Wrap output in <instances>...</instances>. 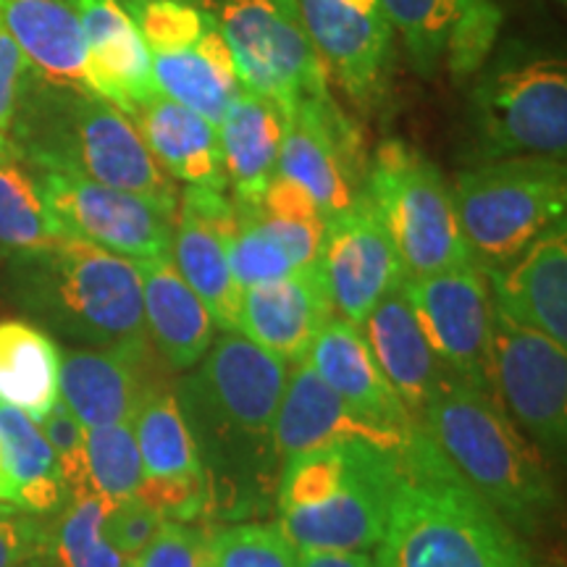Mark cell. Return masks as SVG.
I'll use <instances>...</instances> for the list:
<instances>
[{
    "label": "cell",
    "mask_w": 567,
    "mask_h": 567,
    "mask_svg": "<svg viewBox=\"0 0 567 567\" xmlns=\"http://www.w3.org/2000/svg\"><path fill=\"white\" fill-rule=\"evenodd\" d=\"M284 386L287 363L245 334L213 339L200 363L174 384L208 488L205 517L237 520L276 496Z\"/></svg>",
    "instance_id": "1"
},
{
    "label": "cell",
    "mask_w": 567,
    "mask_h": 567,
    "mask_svg": "<svg viewBox=\"0 0 567 567\" xmlns=\"http://www.w3.org/2000/svg\"><path fill=\"white\" fill-rule=\"evenodd\" d=\"M375 567H536L526 538L484 505L415 425Z\"/></svg>",
    "instance_id": "2"
},
{
    "label": "cell",
    "mask_w": 567,
    "mask_h": 567,
    "mask_svg": "<svg viewBox=\"0 0 567 567\" xmlns=\"http://www.w3.org/2000/svg\"><path fill=\"white\" fill-rule=\"evenodd\" d=\"M417 425L465 486L517 536L536 538L555 528L559 513L555 471L494 392L452 375Z\"/></svg>",
    "instance_id": "3"
},
{
    "label": "cell",
    "mask_w": 567,
    "mask_h": 567,
    "mask_svg": "<svg viewBox=\"0 0 567 567\" xmlns=\"http://www.w3.org/2000/svg\"><path fill=\"white\" fill-rule=\"evenodd\" d=\"M11 151L40 172H61L105 187L179 205L176 182L147 151L137 124L92 92L59 87L32 76L17 122Z\"/></svg>",
    "instance_id": "4"
},
{
    "label": "cell",
    "mask_w": 567,
    "mask_h": 567,
    "mask_svg": "<svg viewBox=\"0 0 567 567\" xmlns=\"http://www.w3.org/2000/svg\"><path fill=\"white\" fill-rule=\"evenodd\" d=\"M6 295L34 326L63 342L109 350L151 342L134 260L66 237L9 258Z\"/></svg>",
    "instance_id": "5"
},
{
    "label": "cell",
    "mask_w": 567,
    "mask_h": 567,
    "mask_svg": "<svg viewBox=\"0 0 567 567\" xmlns=\"http://www.w3.org/2000/svg\"><path fill=\"white\" fill-rule=\"evenodd\" d=\"M452 193L473 264L494 274L565 221V161L520 155L476 163L457 174Z\"/></svg>",
    "instance_id": "6"
},
{
    "label": "cell",
    "mask_w": 567,
    "mask_h": 567,
    "mask_svg": "<svg viewBox=\"0 0 567 567\" xmlns=\"http://www.w3.org/2000/svg\"><path fill=\"white\" fill-rule=\"evenodd\" d=\"M471 130L478 163L520 155L565 161V61L526 45L488 59L471 92Z\"/></svg>",
    "instance_id": "7"
},
{
    "label": "cell",
    "mask_w": 567,
    "mask_h": 567,
    "mask_svg": "<svg viewBox=\"0 0 567 567\" xmlns=\"http://www.w3.org/2000/svg\"><path fill=\"white\" fill-rule=\"evenodd\" d=\"M365 189L392 234L408 279L473 264L452 184L417 147L396 137L381 142L368 161Z\"/></svg>",
    "instance_id": "8"
},
{
    "label": "cell",
    "mask_w": 567,
    "mask_h": 567,
    "mask_svg": "<svg viewBox=\"0 0 567 567\" xmlns=\"http://www.w3.org/2000/svg\"><path fill=\"white\" fill-rule=\"evenodd\" d=\"M216 19L245 90L271 101L281 113L329 95V76L295 0H224Z\"/></svg>",
    "instance_id": "9"
},
{
    "label": "cell",
    "mask_w": 567,
    "mask_h": 567,
    "mask_svg": "<svg viewBox=\"0 0 567 567\" xmlns=\"http://www.w3.org/2000/svg\"><path fill=\"white\" fill-rule=\"evenodd\" d=\"M492 389L555 471L567 450V350L494 308Z\"/></svg>",
    "instance_id": "10"
},
{
    "label": "cell",
    "mask_w": 567,
    "mask_h": 567,
    "mask_svg": "<svg viewBox=\"0 0 567 567\" xmlns=\"http://www.w3.org/2000/svg\"><path fill=\"white\" fill-rule=\"evenodd\" d=\"M425 342L455 379L492 389L494 300L488 276L467 264L402 284Z\"/></svg>",
    "instance_id": "11"
},
{
    "label": "cell",
    "mask_w": 567,
    "mask_h": 567,
    "mask_svg": "<svg viewBox=\"0 0 567 567\" xmlns=\"http://www.w3.org/2000/svg\"><path fill=\"white\" fill-rule=\"evenodd\" d=\"M38 176L48 205L69 237L122 255L126 260L172 252L179 205L105 187L74 174L38 168Z\"/></svg>",
    "instance_id": "12"
},
{
    "label": "cell",
    "mask_w": 567,
    "mask_h": 567,
    "mask_svg": "<svg viewBox=\"0 0 567 567\" xmlns=\"http://www.w3.org/2000/svg\"><path fill=\"white\" fill-rule=\"evenodd\" d=\"M281 116L284 140L276 174L302 187L329 221L365 193L371 155L363 137L331 92Z\"/></svg>",
    "instance_id": "13"
},
{
    "label": "cell",
    "mask_w": 567,
    "mask_h": 567,
    "mask_svg": "<svg viewBox=\"0 0 567 567\" xmlns=\"http://www.w3.org/2000/svg\"><path fill=\"white\" fill-rule=\"evenodd\" d=\"M402 478V450L360 446L342 492L308 509L279 513V530L295 549L368 551L384 536Z\"/></svg>",
    "instance_id": "14"
},
{
    "label": "cell",
    "mask_w": 567,
    "mask_h": 567,
    "mask_svg": "<svg viewBox=\"0 0 567 567\" xmlns=\"http://www.w3.org/2000/svg\"><path fill=\"white\" fill-rule=\"evenodd\" d=\"M310 45L360 111L386 103L394 76V30L384 9L363 11L344 0H295Z\"/></svg>",
    "instance_id": "15"
},
{
    "label": "cell",
    "mask_w": 567,
    "mask_h": 567,
    "mask_svg": "<svg viewBox=\"0 0 567 567\" xmlns=\"http://www.w3.org/2000/svg\"><path fill=\"white\" fill-rule=\"evenodd\" d=\"M321 266L339 318L363 326L389 292L408 281L384 218L368 195L326 221Z\"/></svg>",
    "instance_id": "16"
},
{
    "label": "cell",
    "mask_w": 567,
    "mask_h": 567,
    "mask_svg": "<svg viewBox=\"0 0 567 567\" xmlns=\"http://www.w3.org/2000/svg\"><path fill=\"white\" fill-rule=\"evenodd\" d=\"M151 342L87 350H61L59 400L84 429L132 421L145 389L163 381Z\"/></svg>",
    "instance_id": "17"
},
{
    "label": "cell",
    "mask_w": 567,
    "mask_h": 567,
    "mask_svg": "<svg viewBox=\"0 0 567 567\" xmlns=\"http://www.w3.org/2000/svg\"><path fill=\"white\" fill-rule=\"evenodd\" d=\"M334 316L321 258L243 295V334L292 365L308 358L318 331Z\"/></svg>",
    "instance_id": "18"
},
{
    "label": "cell",
    "mask_w": 567,
    "mask_h": 567,
    "mask_svg": "<svg viewBox=\"0 0 567 567\" xmlns=\"http://www.w3.org/2000/svg\"><path fill=\"white\" fill-rule=\"evenodd\" d=\"M318 379L342 396V402L368 423L392 431L396 436H410L415 421L402 405L400 394L375 363L371 347L360 326L344 318H331L318 331L308 358H305Z\"/></svg>",
    "instance_id": "19"
},
{
    "label": "cell",
    "mask_w": 567,
    "mask_h": 567,
    "mask_svg": "<svg viewBox=\"0 0 567 567\" xmlns=\"http://www.w3.org/2000/svg\"><path fill=\"white\" fill-rule=\"evenodd\" d=\"M90 53V90L132 118L158 95L145 40L118 0H71Z\"/></svg>",
    "instance_id": "20"
},
{
    "label": "cell",
    "mask_w": 567,
    "mask_h": 567,
    "mask_svg": "<svg viewBox=\"0 0 567 567\" xmlns=\"http://www.w3.org/2000/svg\"><path fill=\"white\" fill-rule=\"evenodd\" d=\"M410 436L368 423L342 402L334 389L323 384L308 363H297L287 373L279 415H276V455L279 463L318 446L337 442H368L381 450L400 452Z\"/></svg>",
    "instance_id": "21"
},
{
    "label": "cell",
    "mask_w": 567,
    "mask_h": 567,
    "mask_svg": "<svg viewBox=\"0 0 567 567\" xmlns=\"http://www.w3.org/2000/svg\"><path fill=\"white\" fill-rule=\"evenodd\" d=\"M494 308L567 347V226H551L502 271L486 274Z\"/></svg>",
    "instance_id": "22"
},
{
    "label": "cell",
    "mask_w": 567,
    "mask_h": 567,
    "mask_svg": "<svg viewBox=\"0 0 567 567\" xmlns=\"http://www.w3.org/2000/svg\"><path fill=\"white\" fill-rule=\"evenodd\" d=\"M142 287V316L155 352L168 371L184 373L203 360L216 339L208 308L174 266L172 252L134 260Z\"/></svg>",
    "instance_id": "23"
},
{
    "label": "cell",
    "mask_w": 567,
    "mask_h": 567,
    "mask_svg": "<svg viewBox=\"0 0 567 567\" xmlns=\"http://www.w3.org/2000/svg\"><path fill=\"white\" fill-rule=\"evenodd\" d=\"M360 329H363L375 363L384 371L394 392L400 394L410 417L417 423L444 381L452 379V373L425 342L402 287L375 305Z\"/></svg>",
    "instance_id": "24"
},
{
    "label": "cell",
    "mask_w": 567,
    "mask_h": 567,
    "mask_svg": "<svg viewBox=\"0 0 567 567\" xmlns=\"http://www.w3.org/2000/svg\"><path fill=\"white\" fill-rule=\"evenodd\" d=\"M0 27L40 80L92 92L87 42L71 0H0Z\"/></svg>",
    "instance_id": "25"
},
{
    "label": "cell",
    "mask_w": 567,
    "mask_h": 567,
    "mask_svg": "<svg viewBox=\"0 0 567 567\" xmlns=\"http://www.w3.org/2000/svg\"><path fill=\"white\" fill-rule=\"evenodd\" d=\"M132 122L137 124L147 151L174 182H184L187 187L229 189L218 126L200 113L184 109L158 92L132 113Z\"/></svg>",
    "instance_id": "26"
},
{
    "label": "cell",
    "mask_w": 567,
    "mask_h": 567,
    "mask_svg": "<svg viewBox=\"0 0 567 567\" xmlns=\"http://www.w3.org/2000/svg\"><path fill=\"white\" fill-rule=\"evenodd\" d=\"M284 116L271 101L239 90L218 124L226 187L234 205H255L276 176Z\"/></svg>",
    "instance_id": "27"
},
{
    "label": "cell",
    "mask_w": 567,
    "mask_h": 567,
    "mask_svg": "<svg viewBox=\"0 0 567 567\" xmlns=\"http://www.w3.org/2000/svg\"><path fill=\"white\" fill-rule=\"evenodd\" d=\"M59 460L40 425L0 405V502L24 515L59 513L66 502Z\"/></svg>",
    "instance_id": "28"
},
{
    "label": "cell",
    "mask_w": 567,
    "mask_h": 567,
    "mask_svg": "<svg viewBox=\"0 0 567 567\" xmlns=\"http://www.w3.org/2000/svg\"><path fill=\"white\" fill-rule=\"evenodd\" d=\"M151 69L161 95L200 113L213 126L221 124L234 95L243 90L218 19L195 45L176 53H155Z\"/></svg>",
    "instance_id": "29"
},
{
    "label": "cell",
    "mask_w": 567,
    "mask_h": 567,
    "mask_svg": "<svg viewBox=\"0 0 567 567\" xmlns=\"http://www.w3.org/2000/svg\"><path fill=\"white\" fill-rule=\"evenodd\" d=\"M172 258L182 279L208 308L224 334H243V289L229 266V237L210 229L193 213L176 210Z\"/></svg>",
    "instance_id": "30"
},
{
    "label": "cell",
    "mask_w": 567,
    "mask_h": 567,
    "mask_svg": "<svg viewBox=\"0 0 567 567\" xmlns=\"http://www.w3.org/2000/svg\"><path fill=\"white\" fill-rule=\"evenodd\" d=\"M61 347L30 321H0V405L34 423L59 402Z\"/></svg>",
    "instance_id": "31"
},
{
    "label": "cell",
    "mask_w": 567,
    "mask_h": 567,
    "mask_svg": "<svg viewBox=\"0 0 567 567\" xmlns=\"http://www.w3.org/2000/svg\"><path fill=\"white\" fill-rule=\"evenodd\" d=\"M69 237L40 187L38 168L11 147L0 151V255L19 258Z\"/></svg>",
    "instance_id": "32"
},
{
    "label": "cell",
    "mask_w": 567,
    "mask_h": 567,
    "mask_svg": "<svg viewBox=\"0 0 567 567\" xmlns=\"http://www.w3.org/2000/svg\"><path fill=\"white\" fill-rule=\"evenodd\" d=\"M132 431L142 457V478L203 476L193 434L176 402L174 386L166 379L155 381L140 396L132 415Z\"/></svg>",
    "instance_id": "33"
},
{
    "label": "cell",
    "mask_w": 567,
    "mask_h": 567,
    "mask_svg": "<svg viewBox=\"0 0 567 567\" xmlns=\"http://www.w3.org/2000/svg\"><path fill=\"white\" fill-rule=\"evenodd\" d=\"M394 34L423 80H434L444 69L446 45L460 21L471 17L481 0H379Z\"/></svg>",
    "instance_id": "34"
},
{
    "label": "cell",
    "mask_w": 567,
    "mask_h": 567,
    "mask_svg": "<svg viewBox=\"0 0 567 567\" xmlns=\"http://www.w3.org/2000/svg\"><path fill=\"white\" fill-rule=\"evenodd\" d=\"M113 505L95 492L69 494L51 523L53 567H130L105 542V515Z\"/></svg>",
    "instance_id": "35"
},
{
    "label": "cell",
    "mask_w": 567,
    "mask_h": 567,
    "mask_svg": "<svg viewBox=\"0 0 567 567\" xmlns=\"http://www.w3.org/2000/svg\"><path fill=\"white\" fill-rule=\"evenodd\" d=\"M363 444L365 442H337L284 460L274 496L279 513L318 507L342 492Z\"/></svg>",
    "instance_id": "36"
},
{
    "label": "cell",
    "mask_w": 567,
    "mask_h": 567,
    "mask_svg": "<svg viewBox=\"0 0 567 567\" xmlns=\"http://www.w3.org/2000/svg\"><path fill=\"white\" fill-rule=\"evenodd\" d=\"M84 450H87V478L92 492L101 494L111 505L134 496L142 481V457L132 421L87 429Z\"/></svg>",
    "instance_id": "37"
},
{
    "label": "cell",
    "mask_w": 567,
    "mask_h": 567,
    "mask_svg": "<svg viewBox=\"0 0 567 567\" xmlns=\"http://www.w3.org/2000/svg\"><path fill=\"white\" fill-rule=\"evenodd\" d=\"M137 27L151 55L176 53L195 45L216 21V11L197 9L187 0H118Z\"/></svg>",
    "instance_id": "38"
},
{
    "label": "cell",
    "mask_w": 567,
    "mask_h": 567,
    "mask_svg": "<svg viewBox=\"0 0 567 567\" xmlns=\"http://www.w3.org/2000/svg\"><path fill=\"white\" fill-rule=\"evenodd\" d=\"M210 567H295V547L279 526L234 523L210 536Z\"/></svg>",
    "instance_id": "39"
},
{
    "label": "cell",
    "mask_w": 567,
    "mask_h": 567,
    "mask_svg": "<svg viewBox=\"0 0 567 567\" xmlns=\"http://www.w3.org/2000/svg\"><path fill=\"white\" fill-rule=\"evenodd\" d=\"M229 266L239 289L284 279L297 271L284 247L247 213L237 210V234L229 239Z\"/></svg>",
    "instance_id": "40"
},
{
    "label": "cell",
    "mask_w": 567,
    "mask_h": 567,
    "mask_svg": "<svg viewBox=\"0 0 567 567\" xmlns=\"http://www.w3.org/2000/svg\"><path fill=\"white\" fill-rule=\"evenodd\" d=\"M130 567H210V534L193 523L163 520Z\"/></svg>",
    "instance_id": "41"
},
{
    "label": "cell",
    "mask_w": 567,
    "mask_h": 567,
    "mask_svg": "<svg viewBox=\"0 0 567 567\" xmlns=\"http://www.w3.org/2000/svg\"><path fill=\"white\" fill-rule=\"evenodd\" d=\"M42 436L51 444L55 460H59L63 484H66L69 494L76 492H92L87 478V450H84V434L87 429L71 415V410L59 400L38 423Z\"/></svg>",
    "instance_id": "42"
},
{
    "label": "cell",
    "mask_w": 567,
    "mask_h": 567,
    "mask_svg": "<svg viewBox=\"0 0 567 567\" xmlns=\"http://www.w3.org/2000/svg\"><path fill=\"white\" fill-rule=\"evenodd\" d=\"M0 567H53L51 523L24 513L0 517Z\"/></svg>",
    "instance_id": "43"
},
{
    "label": "cell",
    "mask_w": 567,
    "mask_h": 567,
    "mask_svg": "<svg viewBox=\"0 0 567 567\" xmlns=\"http://www.w3.org/2000/svg\"><path fill=\"white\" fill-rule=\"evenodd\" d=\"M163 517L140 502L137 496H126V499L116 502L105 515V542L118 551L124 559H132L140 555L147 544L153 542V536L158 534Z\"/></svg>",
    "instance_id": "44"
},
{
    "label": "cell",
    "mask_w": 567,
    "mask_h": 567,
    "mask_svg": "<svg viewBox=\"0 0 567 567\" xmlns=\"http://www.w3.org/2000/svg\"><path fill=\"white\" fill-rule=\"evenodd\" d=\"M32 76L34 71L27 63L24 53L9 38V32L0 27V151L11 147V126L17 122L19 105L24 101V92L30 87Z\"/></svg>",
    "instance_id": "45"
},
{
    "label": "cell",
    "mask_w": 567,
    "mask_h": 567,
    "mask_svg": "<svg viewBox=\"0 0 567 567\" xmlns=\"http://www.w3.org/2000/svg\"><path fill=\"white\" fill-rule=\"evenodd\" d=\"M295 567H375L368 551L295 549Z\"/></svg>",
    "instance_id": "46"
},
{
    "label": "cell",
    "mask_w": 567,
    "mask_h": 567,
    "mask_svg": "<svg viewBox=\"0 0 567 567\" xmlns=\"http://www.w3.org/2000/svg\"><path fill=\"white\" fill-rule=\"evenodd\" d=\"M344 3H350V6H354V9H363V11L381 9L379 0H344Z\"/></svg>",
    "instance_id": "47"
},
{
    "label": "cell",
    "mask_w": 567,
    "mask_h": 567,
    "mask_svg": "<svg viewBox=\"0 0 567 567\" xmlns=\"http://www.w3.org/2000/svg\"><path fill=\"white\" fill-rule=\"evenodd\" d=\"M187 3H193V6H197V9L213 11V0H187Z\"/></svg>",
    "instance_id": "48"
},
{
    "label": "cell",
    "mask_w": 567,
    "mask_h": 567,
    "mask_svg": "<svg viewBox=\"0 0 567 567\" xmlns=\"http://www.w3.org/2000/svg\"><path fill=\"white\" fill-rule=\"evenodd\" d=\"M6 515H17V509L9 507V505H3V502H0V517H6Z\"/></svg>",
    "instance_id": "49"
},
{
    "label": "cell",
    "mask_w": 567,
    "mask_h": 567,
    "mask_svg": "<svg viewBox=\"0 0 567 567\" xmlns=\"http://www.w3.org/2000/svg\"><path fill=\"white\" fill-rule=\"evenodd\" d=\"M544 567H559V565H544Z\"/></svg>",
    "instance_id": "50"
},
{
    "label": "cell",
    "mask_w": 567,
    "mask_h": 567,
    "mask_svg": "<svg viewBox=\"0 0 567 567\" xmlns=\"http://www.w3.org/2000/svg\"><path fill=\"white\" fill-rule=\"evenodd\" d=\"M559 3H565V0H559Z\"/></svg>",
    "instance_id": "51"
}]
</instances>
